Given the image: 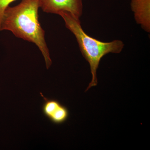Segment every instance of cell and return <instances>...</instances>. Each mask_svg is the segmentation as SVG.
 Here are the masks:
<instances>
[{
	"label": "cell",
	"instance_id": "8992f818",
	"mask_svg": "<svg viewBox=\"0 0 150 150\" xmlns=\"http://www.w3.org/2000/svg\"><path fill=\"white\" fill-rule=\"evenodd\" d=\"M61 105L59 101L56 100H46L42 105L43 114L47 118H49Z\"/></svg>",
	"mask_w": 150,
	"mask_h": 150
},
{
	"label": "cell",
	"instance_id": "7a4b0ae2",
	"mask_svg": "<svg viewBox=\"0 0 150 150\" xmlns=\"http://www.w3.org/2000/svg\"><path fill=\"white\" fill-rule=\"evenodd\" d=\"M59 15L64 19L66 27L75 35L82 54L89 64L92 77L91 81L85 91H87L97 85V70L101 59L109 53H121L124 47V43L118 40L102 42L91 37L83 29L79 19L67 12H62Z\"/></svg>",
	"mask_w": 150,
	"mask_h": 150
},
{
	"label": "cell",
	"instance_id": "52a82bcc",
	"mask_svg": "<svg viewBox=\"0 0 150 150\" xmlns=\"http://www.w3.org/2000/svg\"><path fill=\"white\" fill-rule=\"evenodd\" d=\"M16 0H0V16L10 4Z\"/></svg>",
	"mask_w": 150,
	"mask_h": 150
},
{
	"label": "cell",
	"instance_id": "3957f363",
	"mask_svg": "<svg viewBox=\"0 0 150 150\" xmlns=\"http://www.w3.org/2000/svg\"><path fill=\"white\" fill-rule=\"evenodd\" d=\"M39 6L47 13L59 15L62 12H67L77 19L82 14V0H39Z\"/></svg>",
	"mask_w": 150,
	"mask_h": 150
},
{
	"label": "cell",
	"instance_id": "277c9868",
	"mask_svg": "<svg viewBox=\"0 0 150 150\" xmlns=\"http://www.w3.org/2000/svg\"><path fill=\"white\" fill-rule=\"evenodd\" d=\"M131 8L135 20L144 30L150 31V0H131Z\"/></svg>",
	"mask_w": 150,
	"mask_h": 150
},
{
	"label": "cell",
	"instance_id": "6da1fadb",
	"mask_svg": "<svg viewBox=\"0 0 150 150\" xmlns=\"http://www.w3.org/2000/svg\"><path fill=\"white\" fill-rule=\"evenodd\" d=\"M39 0H22L8 6L0 16V31L8 30L15 36L34 43L44 57L47 69L52 64L45 33L38 20Z\"/></svg>",
	"mask_w": 150,
	"mask_h": 150
},
{
	"label": "cell",
	"instance_id": "5b68a950",
	"mask_svg": "<svg viewBox=\"0 0 150 150\" xmlns=\"http://www.w3.org/2000/svg\"><path fill=\"white\" fill-rule=\"evenodd\" d=\"M69 115V112L67 108L61 104L48 119L54 124H61L67 121Z\"/></svg>",
	"mask_w": 150,
	"mask_h": 150
}]
</instances>
